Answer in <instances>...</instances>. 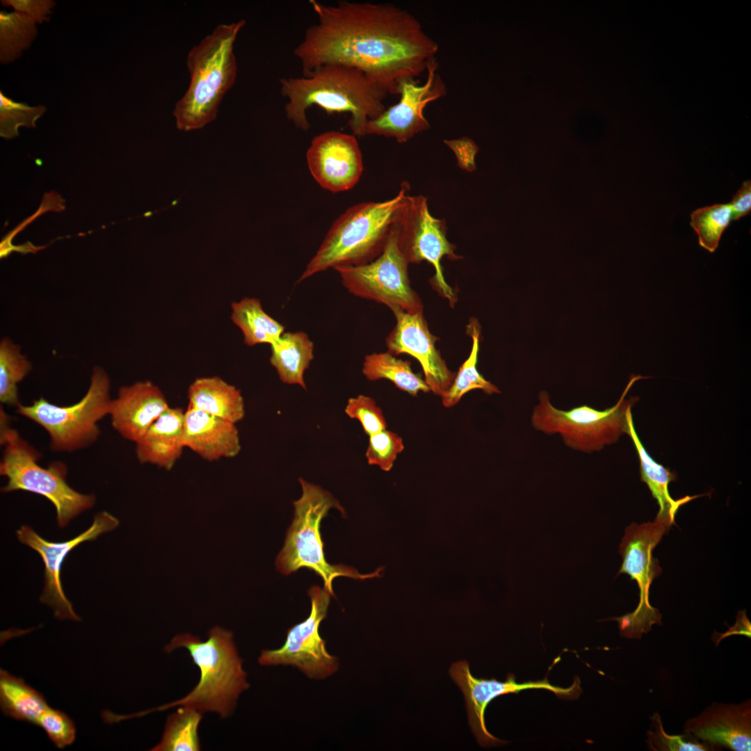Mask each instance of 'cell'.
<instances>
[{
	"label": "cell",
	"instance_id": "ab89813d",
	"mask_svg": "<svg viewBox=\"0 0 751 751\" xmlns=\"http://www.w3.org/2000/svg\"><path fill=\"white\" fill-rule=\"evenodd\" d=\"M732 209V220H738L748 215L751 211V181H745L732 197L729 203Z\"/></svg>",
	"mask_w": 751,
	"mask_h": 751
},
{
	"label": "cell",
	"instance_id": "5bb4252c",
	"mask_svg": "<svg viewBox=\"0 0 751 751\" xmlns=\"http://www.w3.org/2000/svg\"><path fill=\"white\" fill-rule=\"evenodd\" d=\"M449 673L464 695L468 721L472 732L478 743L485 748L506 743V741L491 734L485 726V710L496 697L510 693L517 694L528 689L548 690L565 699L577 698L581 693V681L578 677H575L574 681L568 688L551 685L547 678L519 684L512 674H509L503 681L496 679H478L471 674L467 661L453 663Z\"/></svg>",
	"mask_w": 751,
	"mask_h": 751
},
{
	"label": "cell",
	"instance_id": "cb8c5ba5",
	"mask_svg": "<svg viewBox=\"0 0 751 751\" xmlns=\"http://www.w3.org/2000/svg\"><path fill=\"white\" fill-rule=\"evenodd\" d=\"M188 405L236 424L245 417L241 391L218 376L195 379L188 389Z\"/></svg>",
	"mask_w": 751,
	"mask_h": 751
},
{
	"label": "cell",
	"instance_id": "83f0119b",
	"mask_svg": "<svg viewBox=\"0 0 751 751\" xmlns=\"http://www.w3.org/2000/svg\"><path fill=\"white\" fill-rule=\"evenodd\" d=\"M362 371L369 380H389L397 388L413 396L419 391H430L421 375L412 370L410 362L398 359L389 352L367 355Z\"/></svg>",
	"mask_w": 751,
	"mask_h": 751
},
{
	"label": "cell",
	"instance_id": "44dd1931",
	"mask_svg": "<svg viewBox=\"0 0 751 751\" xmlns=\"http://www.w3.org/2000/svg\"><path fill=\"white\" fill-rule=\"evenodd\" d=\"M184 443L202 459L233 458L241 446L236 424L188 406L184 412Z\"/></svg>",
	"mask_w": 751,
	"mask_h": 751
},
{
	"label": "cell",
	"instance_id": "1f68e13d",
	"mask_svg": "<svg viewBox=\"0 0 751 751\" xmlns=\"http://www.w3.org/2000/svg\"><path fill=\"white\" fill-rule=\"evenodd\" d=\"M31 362L21 353L19 345L3 338L0 343V401L17 407L21 405L17 385L31 371Z\"/></svg>",
	"mask_w": 751,
	"mask_h": 751
},
{
	"label": "cell",
	"instance_id": "d6986e66",
	"mask_svg": "<svg viewBox=\"0 0 751 751\" xmlns=\"http://www.w3.org/2000/svg\"><path fill=\"white\" fill-rule=\"evenodd\" d=\"M684 732L713 750L721 746L734 751H750L751 701L713 702L700 715L687 720Z\"/></svg>",
	"mask_w": 751,
	"mask_h": 751
},
{
	"label": "cell",
	"instance_id": "4316f807",
	"mask_svg": "<svg viewBox=\"0 0 751 751\" xmlns=\"http://www.w3.org/2000/svg\"><path fill=\"white\" fill-rule=\"evenodd\" d=\"M231 318L241 330L248 346L272 345L284 332V327L268 315L256 298H245L233 302Z\"/></svg>",
	"mask_w": 751,
	"mask_h": 751
},
{
	"label": "cell",
	"instance_id": "4fadbf2b",
	"mask_svg": "<svg viewBox=\"0 0 751 751\" xmlns=\"http://www.w3.org/2000/svg\"><path fill=\"white\" fill-rule=\"evenodd\" d=\"M307 593L311 600L308 617L288 629L280 648L263 650L258 662L261 665H292L310 678L321 679L332 675L339 668L337 658L328 652L318 631L332 596L318 586L310 587Z\"/></svg>",
	"mask_w": 751,
	"mask_h": 751
},
{
	"label": "cell",
	"instance_id": "4dcf8cb0",
	"mask_svg": "<svg viewBox=\"0 0 751 751\" xmlns=\"http://www.w3.org/2000/svg\"><path fill=\"white\" fill-rule=\"evenodd\" d=\"M38 34L36 24L26 15L0 12V62L10 63L19 58Z\"/></svg>",
	"mask_w": 751,
	"mask_h": 751
},
{
	"label": "cell",
	"instance_id": "2e32d148",
	"mask_svg": "<svg viewBox=\"0 0 751 751\" xmlns=\"http://www.w3.org/2000/svg\"><path fill=\"white\" fill-rule=\"evenodd\" d=\"M118 524L116 517L103 511L95 515L92 525L87 530L64 542L48 541L26 525L16 531L19 542L35 550L42 558L45 566V586L40 601L51 608L57 619L81 620L62 587L60 570L65 557L81 543L93 541L100 535L114 530Z\"/></svg>",
	"mask_w": 751,
	"mask_h": 751
},
{
	"label": "cell",
	"instance_id": "e0dca14e",
	"mask_svg": "<svg viewBox=\"0 0 751 751\" xmlns=\"http://www.w3.org/2000/svg\"><path fill=\"white\" fill-rule=\"evenodd\" d=\"M396 325L386 338L388 352L394 355L408 354L421 365L424 380L430 391L442 396L455 376L436 348L439 337L430 331L423 312L392 311Z\"/></svg>",
	"mask_w": 751,
	"mask_h": 751
},
{
	"label": "cell",
	"instance_id": "30bf717a",
	"mask_svg": "<svg viewBox=\"0 0 751 751\" xmlns=\"http://www.w3.org/2000/svg\"><path fill=\"white\" fill-rule=\"evenodd\" d=\"M670 526L668 523L654 521L641 524L632 523L625 529L619 549L622 563L617 575L626 574L636 581L640 600L633 612L612 618L618 622L622 636L639 639L652 629L653 624H662L659 611L649 604V592L652 582L662 572L659 560L654 556V550Z\"/></svg>",
	"mask_w": 751,
	"mask_h": 751
},
{
	"label": "cell",
	"instance_id": "d4e9b609",
	"mask_svg": "<svg viewBox=\"0 0 751 751\" xmlns=\"http://www.w3.org/2000/svg\"><path fill=\"white\" fill-rule=\"evenodd\" d=\"M270 362L285 384L306 389L304 376L314 358V344L303 332H284L270 345Z\"/></svg>",
	"mask_w": 751,
	"mask_h": 751
},
{
	"label": "cell",
	"instance_id": "3957f363",
	"mask_svg": "<svg viewBox=\"0 0 751 751\" xmlns=\"http://www.w3.org/2000/svg\"><path fill=\"white\" fill-rule=\"evenodd\" d=\"M245 24L244 19L220 24L189 51V86L172 112L179 129H200L216 119L223 97L236 78L234 45Z\"/></svg>",
	"mask_w": 751,
	"mask_h": 751
},
{
	"label": "cell",
	"instance_id": "60d3db41",
	"mask_svg": "<svg viewBox=\"0 0 751 751\" xmlns=\"http://www.w3.org/2000/svg\"><path fill=\"white\" fill-rule=\"evenodd\" d=\"M446 143L455 152H462L463 159L466 160L471 167H474V156L478 148L474 141L467 138H463L459 140L446 141Z\"/></svg>",
	"mask_w": 751,
	"mask_h": 751
},
{
	"label": "cell",
	"instance_id": "603a6c76",
	"mask_svg": "<svg viewBox=\"0 0 751 751\" xmlns=\"http://www.w3.org/2000/svg\"><path fill=\"white\" fill-rule=\"evenodd\" d=\"M627 435L631 438L640 460L641 481L647 484L652 496L659 506V510L654 521L663 522L672 526L675 524V518L679 508L700 496H685L676 500L672 498L668 491V485L677 479L676 474L658 464L647 452L636 432L631 408L627 412Z\"/></svg>",
	"mask_w": 751,
	"mask_h": 751
},
{
	"label": "cell",
	"instance_id": "484cf974",
	"mask_svg": "<svg viewBox=\"0 0 751 751\" xmlns=\"http://www.w3.org/2000/svg\"><path fill=\"white\" fill-rule=\"evenodd\" d=\"M0 706L4 715L36 725L49 706L42 694L26 684L23 679L1 669Z\"/></svg>",
	"mask_w": 751,
	"mask_h": 751
},
{
	"label": "cell",
	"instance_id": "52a82bcc",
	"mask_svg": "<svg viewBox=\"0 0 751 751\" xmlns=\"http://www.w3.org/2000/svg\"><path fill=\"white\" fill-rule=\"evenodd\" d=\"M302 495L293 502L294 515L284 544L275 560L277 570L289 575L300 568L314 571L323 581V588L334 597L333 580L339 576L364 580L380 576L383 567L370 574H362L344 564L331 565L326 560L320 533L322 519L331 508L344 514L337 499L320 486L299 479Z\"/></svg>",
	"mask_w": 751,
	"mask_h": 751
},
{
	"label": "cell",
	"instance_id": "277c9868",
	"mask_svg": "<svg viewBox=\"0 0 751 751\" xmlns=\"http://www.w3.org/2000/svg\"><path fill=\"white\" fill-rule=\"evenodd\" d=\"M409 195V186L404 183L389 200L348 208L333 223L298 282L329 268L363 265L376 259Z\"/></svg>",
	"mask_w": 751,
	"mask_h": 751
},
{
	"label": "cell",
	"instance_id": "7c38bea8",
	"mask_svg": "<svg viewBox=\"0 0 751 751\" xmlns=\"http://www.w3.org/2000/svg\"><path fill=\"white\" fill-rule=\"evenodd\" d=\"M394 225L398 248L406 261L408 264L422 261L431 264L435 269L430 280L433 287L453 307L457 294L445 280L441 261L444 257L453 260L460 257L455 252V246L446 238L444 220L430 214L425 197L409 195Z\"/></svg>",
	"mask_w": 751,
	"mask_h": 751
},
{
	"label": "cell",
	"instance_id": "74e56055",
	"mask_svg": "<svg viewBox=\"0 0 751 751\" xmlns=\"http://www.w3.org/2000/svg\"><path fill=\"white\" fill-rule=\"evenodd\" d=\"M36 725L42 727L51 741L60 749L74 743L76 727L72 720L60 710L49 706Z\"/></svg>",
	"mask_w": 751,
	"mask_h": 751
},
{
	"label": "cell",
	"instance_id": "e575fe53",
	"mask_svg": "<svg viewBox=\"0 0 751 751\" xmlns=\"http://www.w3.org/2000/svg\"><path fill=\"white\" fill-rule=\"evenodd\" d=\"M651 727L647 732V744L654 751H706L713 749L689 734L670 735L663 729L661 716L654 713L650 718Z\"/></svg>",
	"mask_w": 751,
	"mask_h": 751
},
{
	"label": "cell",
	"instance_id": "f1b7e54d",
	"mask_svg": "<svg viewBox=\"0 0 751 751\" xmlns=\"http://www.w3.org/2000/svg\"><path fill=\"white\" fill-rule=\"evenodd\" d=\"M466 329L467 334L472 340L471 351L468 358L459 368L451 386L442 396L443 405L446 407L455 405L465 394L471 390L481 389L487 394L501 393L499 388L485 380L476 368L481 336V325L478 320L471 318Z\"/></svg>",
	"mask_w": 751,
	"mask_h": 751
},
{
	"label": "cell",
	"instance_id": "8d00e7d4",
	"mask_svg": "<svg viewBox=\"0 0 751 751\" xmlns=\"http://www.w3.org/2000/svg\"><path fill=\"white\" fill-rule=\"evenodd\" d=\"M344 412L350 418L359 421L369 437L387 428L382 410L368 396L360 394L349 398Z\"/></svg>",
	"mask_w": 751,
	"mask_h": 751
},
{
	"label": "cell",
	"instance_id": "ba28073f",
	"mask_svg": "<svg viewBox=\"0 0 751 751\" xmlns=\"http://www.w3.org/2000/svg\"><path fill=\"white\" fill-rule=\"evenodd\" d=\"M110 389L108 374L102 367L95 366L89 388L77 403L60 406L40 397L30 405H19L16 412L47 431L52 451L72 452L92 445L98 439L97 423L109 415Z\"/></svg>",
	"mask_w": 751,
	"mask_h": 751
},
{
	"label": "cell",
	"instance_id": "8992f818",
	"mask_svg": "<svg viewBox=\"0 0 751 751\" xmlns=\"http://www.w3.org/2000/svg\"><path fill=\"white\" fill-rule=\"evenodd\" d=\"M0 413V442L4 447L0 474L8 479L1 491L23 490L45 497L54 506L57 523L60 528L66 526L82 512L92 508L95 495L81 494L67 483L66 465L56 461L46 468L40 466L38 461L40 453L9 426L8 417L2 407Z\"/></svg>",
	"mask_w": 751,
	"mask_h": 751
},
{
	"label": "cell",
	"instance_id": "f546056e",
	"mask_svg": "<svg viewBox=\"0 0 751 751\" xmlns=\"http://www.w3.org/2000/svg\"><path fill=\"white\" fill-rule=\"evenodd\" d=\"M202 718V713L194 709H178L168 716L161 741L151 750H200L198 726Z\"/></svg>",
	"mask_w": 751,
	"mask_h": 751
},
{
	"label": "cell",
	"instance_id": "8fae6325",
	"mask_svg": "<svg viewBox=\"0 0 751 751\" xmlns=\"http://www.w3.org/2000/svg\"><path fill=\"white\" fill-rule=\"evenodd\" d=\"M408 265L398 248L394 224L383 251L376 259L363 265L339 266L334 270L346 289L356 296L383 304L391 312H423L422 301L410 285Z\"/></svg>",
	"mask_w": 751,
	"mask_h": 751
},
{
	"label": "cell",
	"instance_id": "7402d4cb",
	"mask_svg": "<svg viewBox=\"0 0 751 751\" xmlns=\"http://www.w3.org/2000/svg\"><path fill=\"white\" fill-rule=\"evenodd\" d=\"M184 412L169 407L136 444V455L142 464H152L170 471L181 458L184 443Z\"/></svg>",
	"mask_w": 751,
	"mask_h": 751
},
{
	"label": "cell",
	"instance_id": "ac0fdd59",
	"mask_svg": "<svg viewBox=\"0 0 751 751\" xmlns=\"http://www.w3.org/2000/svg\"><path fill=\"white\" fill-rule=\"evenodd\" d=\"M309 170L332 193L352 188L363 171L362 152L354 135L330 131L315 136L306 152Z\"/></svg>",
	"mask_w": 751,
	"mask_h": 751
},
{
	"label": "cell",
	"instance_id": "9c48e42d",
	"mask_svg": "<svg viewBox=\"0 0 751 751\" xmlns=\"http://www.w3.org/2000/svg\"><path fill=\"white\" fill-rule=\"evenodd\" d=\"M647 378L649 377L631 376L616 404L604 410L586 405L561 410L551 405L547 392L541 391L531 417L532 425L546 434H559L565 444L573 449L586 453L600 451L627 434V412L638 398L626 399V395L636 381Z\"/></svg>",
	"mask_w": 751,
	"mask_h": 751
},
{
	"label": "cell",
	"instance_id": "5b68a950",
	"mask_svg": "<svg viewBox=\"0 0 751 751\" xmlns=\"http://www.w3.org/2000/svg\"><path fill=\"white\" fill-rule=\"evenodd\" d=\"M181 647L188 651L200 670L197 684L186 697L154 710L143 711V715L181 706L202 713L216 712L223 718L230 716L239 695L249 687L232 632L214 627L208 632L205 641L189 633L179 634L165 647V651L170 652Z\"/></svg>",
	"mask_w": 751,
	"mask_h": 751
},
{
	"label": "cell",
	"instance_id": "9a60e30c",
	"mask_svg": "<svg viewBox=\"0 0 751 751\" xmlns=\"http://www.w3.org/2000/svg\"><path fill=\"white\" fill-rule=\"evenodd\" d=\"M438 66L435 58L428 66L426 79L422 84L416 79L401 82L398 89L399 101L386 108L377 118L369 120L364 127V136H382L404 143L428 129L430 124L424 115L426 107L447 93L446 84L437 72Z\"/></svg>",
	"mask_w": 751,
	"mask_h": 751
},
{
	"label": "cell",
	"instance_id": "ffe728a7",
	"mask_svg": "<svg viewBox=\"0 0 751 751\" xmlns=\"http://www.w3.org/2000/svg\"><path fill=\"white\" fill-rule=\"evenodd\" d=\"M169 407L157 385L139 381L118 389L111 401L109 416L113 428L124 439L136 443Z\"/></svg>",
	"mask_w": 751,
	"mask_h": 751
},
{
	"label": "cell",
	"instance_id": "d6a6232c",
	"mask_svg": "<svg viewBox=\"0 0 751 751\" xmlns=\"http://www.w3.org/2000/svg\"><path fill=\"white\" fill-rule=\"evenodd\" d=\"M732 220L729 204H715L693 211L691 214L690 225L697 235L700 245L714 252Z\"/></svg>",
	"mask_w": 751,
	"mask_h": 751
},
{
	"label": "cell",
	"instance_id": "d590c367",
	"mask_svg": "<svg viewBox=\"0 0 751 751\" xmlns=\"http://www.w3.org/2000/svg\"><path fill=\"white\" fill-rule=\"evenodd\" d=\"M403 449L402 438L397 433L385 429L369 436L365 456L369 465H376L382 470L389 471Z\"/></svg>",
	"mask_w": 751,
	"mask_h": 751
},
{
	"label": "cell",
	"instance_id": "6da1fadb",
	"mask_svg": "<svg viewBox=\"0 0 751 751\" xmlns=\"http://www.w3.org/2000/svg\"><path fill=\"white\" fill-rule=\"evenodd\" d=\"M317 21L293 51L302 74L324 65L355 68L398 95L405 80L426 72L438 44L410 12L392 3L310 0Z\"/></svg>",
	"mask_w": 751,
	"mask_h": 751
},
{
	"label": "cell",
	"instance_id": "7a4b0ae2",
	"mask_svg": "<svg viewBox=\"0 0 751 751\" xmlns=\"http://www.w3.org/2000/svg\"><path fill=\"white\" fill-rule=\"evenodd\" d=\"M279 82L280 93L286 99V117L303 131L310 128L307 114L314 106L328 113H348V126L355 136H364L366 122L386 108L387 92L362 72L342 65H321Z\"/></svg>",
	"mask_w": 751,
	"mask_h": 751
},
{
	"label": "cell",
	"instance_id": "f35d334b",
	"mask_svg": "<svg viewBox=\"0 0 751 751\" xmlns=\"http://www.w3.org/2000/svg\"><path fill=\"white\" fill-rule=\"evenodd\" d=\"M6 7H12L15 11L29 16L36 24L49 20V15L56 6L52 0H1Z\"/></svg>",
	"mask_w": 751,
	"mask_h": 751
},
{
	"label": "cell",
	"instance_id": "836d02e7",
	"mask_svg": "<svg viewBox=\"0 0 751 751\" xmlns=\"http://www.w3.org/2000/svg\"><path fill=\"white\" fill-rule=\"evenodd\" d=\"M42 104L31 106L17 102L0 91V134L5 138L18 136L20 127H35V122L46 112Z\"/></svg>",
	"mask_w": 751,
	"mask_h": 751
}]
</instances>
